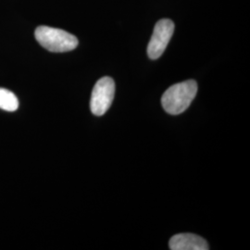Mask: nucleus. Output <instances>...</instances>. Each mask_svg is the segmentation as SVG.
<instances>
[{
  "instance_id": "f257e3e1",
  "label": "nucleus",
  "mask_w": 250,
  "mask_h": 250,
  "mask_svg": "<svg viewBox=\"0 0 250 250\" xmlns=\"http://www.w3.org/2000/svg\"><path fill=\"white\" fill-rule=\"evenodd\" d=\"M197 93L196 81L188 80L175 83L163 94L161 98L162 107L167 113L179 115L188 109Z\"/></svg>"
},
{
  "instance_id": "423d86ee",
  "label": "nucleus",
  "mask_w": 250,
  "mask_h": 250,
  "mask_svg": "<svg viewBox=\"0 0 250 250\" xmlns=\"http://www.w3.org/2000/svg\"><path fill=\"white\" fill-rule=\"evenodd\" d=\"M19 107L17 97L8 89L0 88V108L6 111H15Z\"/></svg>"
},
{
  "instance_id": "20e7f679",
  "label": "nucleus",
  "mask_w": 250,
  "mask_h": 250,
  "mask_svg": "<svg viewBox=\"0 0 250 250\" xmlns=\"http://www.w3.org/2000/svg\"><path fill=\"white\" fill-rule=\"evenodd\" d=\"M174 32V23L168 19L159 21L147 46V55L151 60H157L165 51Z\"/></svg>"
},
{
  "instance_id": "39448f33",
  "label": "nucleus",
  "mask_w": 250,
  "mask_h": 250,
  "mask_svg": "<svg viewBox=\"0 0 250 250\" xmlns=\"http://www.w3.org/2000/svg\"><path fill=\"white\" fill-rule=\"evenodd\" d=\"M171 250H208L209 249L204 238L193 233H179L170 238Z\"/></svg>"
},
{
  "instance_id": "f03ea898",
  "label": "nucleus",
  "mask_w": 250,
  "mask_h": 250,
  "mask_svg": "<svg viewBox=\"0 0 250 250\" xmlns=\"http://www.w3.org/2000/svg\"><path fill=\"white\" fill-rule=\"evenodd\" d=\"M36 41L50 52L62 53L75 49L78 39L72 34L53 27H37L35 32Z\"/></svg>"
},
{
  "instance_id": "7ed1b4c3",
  "label": "nucleus",
  "mask_w": 250,
  "mask_h": 250,
  "mask_svg": "<svg viewBox=\"0 0 250 250\" xmlns=\"http://www.w3.org/2000/svg\"><path fill=\"white\" fill-rule=\"evenodd\" d=\"M115 95V83L110 77H103L95 84L90 100V109L96 116L104 115L111 106Z\"/></svg>"
}]
</instances>
